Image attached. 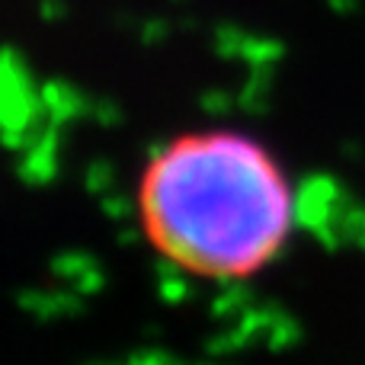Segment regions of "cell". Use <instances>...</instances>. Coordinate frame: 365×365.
<instances>
[{"instance_id":"6da1fadb","label":"cell","mask_w":365,"mask_h":365,"mask_svg":"<svg viewBox=\"0 0 365 365\" xmlns=\"http://www.w3.org/2000/svg\"><path fill=\"white\" fill-rule=\"evenodd\" d=\"M138 221L154 253L189 276L250 279L289 244L295 192L257 138L205 128L151 154L138 177Z\"/></svg>"}]
</instances>
